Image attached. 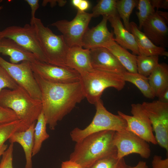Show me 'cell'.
Segmentation results:
<instances>
[{
	"instance_id": "cell-1",
	"label": "cell",
	"mask_w": 168,
	"mask_h": 168,
	"mask_svg": "<svg viewBox=\"0 0 168 168\" xmlns=\"http://www.w3.org/2000/svg\"><path fill=\"white\" fill-rule=\"evenodd\" d=\"M33 74L41 91L42 112L47 124L54 130L58 122L85 98L80 83L52 82Z\"/></svg>"
},
{
	"instance_id": "cell-2",
	"label": "cell",
	"mask_w": 168,
	"mask_h": 168,
	"mask_svg": "<svg viewBox=\"0 0 168 168\" xmlns=\"http://www.w3.org/2000/svg\"><path fill=\"white\" fill-rule=\"evenodd\" d=\"M115 132L105 130L89 135L76 142L69 160L86 168L104 156L116 154L113 143Z\"/></svg>"
},
{
	"instance_id": "cell-3",
	"label": "cell",
	"mask_w": 168,
	"mask_h": 168,
	"mask_svg": "<svg viewBox=\"0 0 168 168\" xmlns=\"http://www.w3.org/2000/svg\"><path fill=\"white\" fill-rule=\"evenodd\" d=\"M0 105L12 110L23 124V131L36 121L42 111L41 100L31 97L22 87L4 89L0 92Z\"/></svg>"
},
{
	"instance_id": "cell-4",
	"label": "cell",
	"mask_w": 168,
	"mask_h": 168,
	"mask_svg": "<svg viewBox=\"0 0 168 168\" xmlns=\"http://www.w3.org/2000/svg\"><path fill=\"white\" fill-rule=\"evenodd\" d=\"M80 75L79 81L85 98L94 105L100 99L105 89L112 87L120 91L125 84L119 74L94 69Z\"/></svg>"
},
{
	"instance_id": "cell-5",
	"label": "cell",
	"mask_w": 168,
	"mask_h": 168,
	"mask_svg": "<svg viewBox=\"0 0 168 168\" xmlns=\"http://www.w3.org/2000/svg\"><path fill=\"white\" fill-rule=\"evenodd\" d=\"M96 112L90 124L84 129L76 128L71 132L72 140L76 142L91 134L100 131L110 130L118 132L125 130L127 123L119 115L109 111L101 99L95 105Z\"/></svg>"
},
{
	"instance_id": "cell-6",
	"label": "cell",
	"mask_w": 168,
	"mask_h": 168,
	"mask_svg": "<svg viewBox=\"0 0 168 168\" xmlns=\"http://www.w3.org/2000/svg\"><path fill=\"white\" fill-rule=\"evenodd\" d=\"M34 25L41 48L48 63L68 68L66 65V59L69 48L63 35L54 34L49 28L44 25L39 18H35Z\"/></svg>"
},
{
	"instance_id": "cell-7",
	"label": "cell",
	"mask_w": 168,
	"mask_h": 168,
	"mask_svg": "<svg viewBox=\"0 0 168 168\" xmlns=\"http://www.w3.org/2000/svg\"><path fill=\"white\" fill-rule=\"evenodd\" d=\"M0 38L11 39L34 54L38 59L48 63L40 45L34 25L26 24L23 26H12L0 31Z\"/></svg>"
},
{
	"instance_id": "cell-8",
	"label": "cell",
	"mask_w": 168,
	"mask_h": 168,
	"mask_svg": "<svg viewBox=\"0 0 168 168\" xmlns=\"http://www.w3.org/2000/svg\"><path fill=\"white\" fill-rule=\"evenodd\" d=\"M92 17L91 13L77 10L76 15L72 20H58L51 25L56 27L62 34L69 48L76 46L82 47L83 37Z\"/></svg>"
},
{
	"instance_id": "cell-9",
	"label": "cell",
	"mask_w": 168,
	"mask_h": 168,
	"mask_svg": "<svg viewBox=\"0 0 168 168\" xmlns=\"http://www.w3.org/2000/svg\"><path fill=\"white\" fill-rule=\"evenodd\" d=\"M142 105L151 122L157 144L168 153V103L156 100Z\"/></svg>"
},
{
	"instance_id": "cell-10",
	"label": "cell",
	"mask_w": 168,
	"mask_h": 168,
	"mask_svg": "<svg viewBox=\"0 0 168 168\" xmlns=\"http://www.w3.org/2000/svg\"><path fill=\"white\" fill-rule=\"evenodd\" d=\"M0 65L7 72L18 86L25 90L32 98L41 100V91L34 76L31 63L23 61L13 64L0 56Z\"/></svg>"
},
{
	"instance_id": "cell-11",
	"label": "cell",
	"mask_w": 168,
	"mask_h": 168,
	"mask_svg": "<svg viewBox=\"0 0 168 168\" xmlns=\"http://www.w3.org/2000/svg\"><path fill=\"white\" fill-rule=\"evenodd\" d=\"M131 107L132 116L118 111V114L126 122L125 130L133 133L148 143L157 144L151 122L142 104H133Z\"/></svg>"
},
{
	"instance_id": "cell-12",
	"label": "cell",
	"mask_w": 168,
	"mask_h": 168,
	"mask_svg": "<svg viewBox=\"0 0 168 168\" xmlns=\"http://www.w3.org/2000/svg\"><path fill=\"white\" fill-rule=\"evenodd\" d=\"M113 143L117 150V156L119 158L135 153L142 157L149 158L151 151L147 142L133 133L125 130L115 132Z\"/></svg>"
},
{
	"instance_id": "cell-13",
	"label": "cell",
	"mask_w": 168,
	"mask_h": 168,
	"mask_svg": "<svg viewBox=\"0 0 168 168\" xmlns=\"http://www.w3.org/2000/svg\"><path fill=\"white\" fill-rule=\"evenodd\" d=\"M33 72L44 79L52 82L68 84L78 82L80 75L74 69L37 61L31 63Z\"/></svg>"
},
{
	"instance_id": "cell-14",
	"label": "cell",
	"mask_w": 168,
	"mask_h": 168,
	"mask_svg": "<svg viewBox=\"0 0 168 168\" xmlns=\"http://www.w3.org/2000/svg\"><path fill=\"white\" fill-rule=\"evenodd\" d=\"M143 33L157 46L165 48L168 46V28L165 20L156 11L143 23Z\"/></svg>"
},
{
	"instance_id": "cell-15",
	"label": "cell",
	"mask_w": 168,
	"mask_h": 168,
	"mask_svg": "<svg viewBox=\"0 0 168 168\" xmlns=\"http://www.w3.org/2000/svg\"><path fill=\"white\" fill-rule=\"evenodd\" d=\"M90 50L91 62L93 69L119 75L127 71L107 48L98 47Z\"/></svg>"
},
{
	"instance_id": "cell-16",
	"label": "cell",
	"mask_w": 168,
	"mask_h": 168,
	"mask_svg": "<svg viewBox=\"0 0 168 168\" xmlns=\"http://www.w3.org/2000/svg\"><path fill=\"white\" fill-rule=\"evenodd\" d=\"M108 17L103 16L101 21L96 26L88 28L83 37L82 47L90 49L98 47H105L114 39L113 32H110L107 26Z\"/></svg>"
},
{
	"instance_id": "cell-17",
	"label": "cell",
	"mask_w": 168,
	"mask_h": 168,
	"mask_svg": "<svg viewBox=\"0 0 168 168\" xmlns=\"http://www.w3.org/2000/svg\"><path fill=\"white\" fill-rule=\"evenodd\" d=\"M67 66L80 74L92 71L90 50L80 46L69 48L66 57Z\"/></svg>"
},
{
	"instance_id": "cell-18",
	"label": "cell",
	"mask_w": 168,
	"mask_h": 168,
	"mask_svg": "<svg viewBox=\"0 0 168 168\" xmlns=\"http://www.w3.org/2000/svg\"><path fill=\"white\" fill-rule=\"evenodd\" d=\"M0 53L9 56L10 62L13 64L23 61L32 63L39 61L34 54L8 38H0Z\"/></svg>"
},
{
	"instance_id": "cell-19",
	"label": "cell",
	"mask_w": 168,
	"mask_h": 168,
	"mask_svg": "<svg viewBox=\"0 0 168 168\" xmlns=\"http://www.w3.org/2000/svg\"><path fill=\"white\" fill-rule=\"evenodd\" d=\"M108 21L114 30L113 33L115 36L114 40L124 49L132 51L134 54L140 55L139 49L133 35L125 27L118 14L109 17Z\"/></svg>"
},
{
	"instance_id": "cell-20",
	"label": "cell",
	"mask_w": 168,
	"mask_h": 168,
	"mask_svg": "<svg viewBox=\"0 0 168 168\" xmlns=\"http://www.w3.org/2000/svg\"><path fill=\"white\" fill-rule=\"evenodd\" d=\"M130 32L133 35L137 44L140 55L168 56V53L165 48L157 46L153 43L139 29L135 22H130Z\"/></svg>"
},
{
	"instance_id": "cell-21",
	"label": "cell",
	"mask_w": 168,
	"mask_h": 168,
	"mask_svg": "<svg viewBox=\"0 0 168 168\" xmlns=\"http://www.w3.org/2000/svg\"><path fill=\"white\" fill-rule=\"evenodd\" d=\"M36 121L33 123L26 130L16 132L9 139L10 143L17 142L22 147L25 158V168H32V152L34 145V128Z\"/></svg>"
},
{
	"instance_id": "cell-22",
	"label": "cell",
	"mask_w": 168,
	"mask_h": 168,
	"mask_svg": "<svg viewBox=\"0 0 168 168\" xmlns=\"http://www.w3.org/2000/svg\"><path fill=\"white\" fill-rule=\"evenodd\" d=\"M108 49L117 58L120 63L128 72L138 73L137 56L123 48L114 39L105 47Z\"/></svg>"
},
{
	"instance_id": "cell-23",
	"label": "cell",
	"mask_w": 168,
	"mask_h": 168,
	"mask_svg": "<svg viewBox=\"0 0 168 168\" xmlns=\"http://www.w3.org/2000/svg\"><path fill=\"white\" fill-rule=\"evenodd\" d=\"M150 86L155 96L168 88V65L165 63L158 65L148 77Z\"/></svg>"
},
{
	"instance_id": "cell-24",
	"label": "cell",
	"mask_w": 168,
	"mask_h": 168,
	"mask_svg": "<svg viewBox=\"0 0 168 168\" xmlns=\"http://www.w3.org/2000/svg\"><path fill=\"white\" fill-rule=\"evenodd\" d=\"M120 75L125 82H129L135 85L145 97L149 99H153L155 97L149 84L148 77L138 73L130 72L127 71Z\"/></svg>"
},
{
	"instance_id": "cell-25",
	"label": "cell",
	"mask_w": 168,
	"mask_h": 168,
	"mask_svg": "<svg viewBox=\"0 0 168 168\" xmlns=\"http://www.w3.org/2000/svg\"><path fill=\"white\" fill-rule=\"evenodd\" d=\"M47 125L46 121L42 111L36 121L35 127L32 156L40 151L43 142L49 137L46 131Z\"/></svg>"
},
{
	"instance_id": "cell-26",
	"label": "cell",
	"mask_w": 168,
	"mask_h": 168,
	"mask_svg": "<svg viewBox=\"0 0 168 168\" xmlns=\"http://www.w3.org/2000/svg\"><path fill=\"white\" fill-rule=\"evenodd\" d=\"M158 55L137 56L138 73L148 77L159 64Z\"/></svg>"
},
{
	"instance_id": "cell-27",
	"label": "cell",
	"mask_w": 168,
	"mask_h": 168,
	"mask_svg": "<svg viewBox=\"0 0 168 168\" xmlns=\"http://www.w3.org/2000/svg\"><path fill=\"white\" fill-rule=\"evenodd\" d=\"M138 0H117L116 7L118 13L123 20L124 26L130 32L129 18L130 16L134 7L137 6Z\"/></svg>"
},
{
	"instance_id": "cell-28",
	"label": "cell",
	"mask_w": 168,
	"mask_h": 168,
	"mask_svg": "<svg viewBox=\"0 0 168 168\" xmlns=\"http://www.w3.org/2000/svg\"><path fill=\"white\" fill-rule=\"evenodd\" d=\"M124 158L117 157L116 154L110 155L99 159L86 168H129Z\"/></svg>"
},
{
	"instance_id": "cell-29",
	"label": "cell",
	"mask_w": 168,
	"mask_h": 168,
	"mask_svg": "<svg viewBox=\"0 0 168 168\" xmlns=\"http://www.w3.org/2000/svg\"><path fill=\"white\" fill-rule=\"evenodd\" d=\"M116 0L99 1L92 8L91 13L93 17L102 15L109 18L118 14L116 7Z\"/></svg>"
},
{
	"instance_id": "cell-30",
	"label": "cell",
	"mask_w": 168,
	"mask_h": 168,
	"mask_svg": "<svg viewBox=\"0 0 168 168\" xmlns=\"http://www.w3.org/2000/svg\"><path fill=\"white\" fill-rule=\"evenodd\" d=\"M23 124L19 120L0 123V147L16 132L22 131Z\"/></svg>"
},
{
	"instance_id": "cell-31",
	"label": "cell",
	"mask_w": 168,
	"mask_h": 168,
	"mask_svg": "<svg viewBox=\"0 0 168 168\" xmlns=\"http://www.w3.org/2000/svg\"><path fill=\"white\" fill-rule=\"evenodd\" d=\"M137 6L138 11L136 12V14L138 20V28L141 30L144 22L156 11L149 0H138Z\"/></svg>"
},
{
	"instance_id": "cell-32",
	"label": "cell",
	"mask_w": 168,
	"mask_h": 168,
	"mask_svg": "<svg viewBox=\"0 0 168 168\" xmlns=\"http://www.w3.org/2000/svg\"><path fill=\"white\" fill-rule=\"evenodd\" d=\"M18 86L6 70L0 65V92L4 89L13 90Z\"/></svg>"
},
{
	"instance_id": "cell-33",
	"label": "cell",
	"mask_w": 168,
	"mask_h": 168,
	"mask_svg": "<svg viewBox=\"0 0 168 168\" xmlns=\"http://www.w3.org/2000/svg\"><path fill=\"white\" fill-rule=\"evenodd\" d=\"M14 143H10L2 155L0 168H13V159Z\"/></svg>"
},
{
	"instance_id": "cell-34",
	"label": "cell",
	"mask_w": 168,
	"mask_h": 168,
	"mask_svg": "<svg viewBox=\"0 0 168 168\" xmlns=\"http://www.w3.org/2000/svg\"><path fill=\"white\" fill-rule=\"evenodd\" d=\"M19 120L15 113L11 109L0 105V123Z\"/></svg>"
},
{
	"instance_id": "cell-35",
	"label": "cell",
	"mask_w": 168,
	"mask_h": 168,
	"mask_svg": "<svg viewBox=\"0 0 168 168\" xmlns=\"http://www.w3.org/2000/svg\"><path fill=\"white\" fill-rule=\"evenodd\" d=\"M152 168H168V157L163 159L161 156H154L152 162Z\"/></svg>"
},
{
	"instance_id": "cell-36",
	"label": "cell",
	"mask_w": 168,
	"mask_h": 168,
	"mask_svg": "<svg viewBox=\"0 0 168 168\" xmlns=\"http://www.w3.org/2000/svg\"><path fill=\"white\" fill-rule=\"evenodd\" d=\"M25 1L30 6L31 10L30 24L33 26L36 18L35 16V12L39 7V0H26Z\"/></svg>"
},
{
	"instance_id": "cell-37",
	"label": "cell",
	"mask_w": 168,
	"mask_h": 168,
	"mask_svg": "<svg viewBox=\"0 0 168 168\" xmlns=\"http://www.w3.org/2000/svg\"><path fill=\"white\" fill-rule=\"evenodd\" d=\"M150 2L152 7L155 9L156 8V11L159 8L168 9V0H150Z\"/></svg>"
},
{
	"instance_id": "cell-38",
	"label": "cell",
	"mask_w": 168,
	"mask_h": 168,
	"mask_svg": "<svg viewBox=\"0 0 168 168\" xmlns=\"http://www.w3.org/2000/svg\"><path fill=\"white\" fill-rule=\"evenodd\" d=\"M60 168H82L79 164L70 160L63 161Z\"/></svg>"
},
{
	"instance_id": "cell-39",
	"label": "cell",
	"mask_w": 168,
	"mask_h": 168,
	"mask_svg": "<svg viewBox=\"0 0 168 168\" xmlns=\"http://www.w3.org/2000/svg\"><path fill=\"white\" fill-rule=\"evenodd\" d=\"M67 2L66 0H44L43 1L42 5L43 6H45L48 3H49L51 7L54 6L58 3V5L61 7L64 6Z\"/></svg>"
},
{
	"instance_id": "cell-40",
	"label": "cell",
	"mask_w": 168,
	"mask_h": 168,
	"mask_svg": "<svg viewBox=\"0 0 168 168\" xmlns=\"http://www.w3.org/2000/svg\"><path fill=\"white\" fill-rule=\"evenodd\" d=\"M90 6V3L88 1L81 0L77 9L81 11L85 12L89 8Z\"/></svg>"
},
{
	"instance_id": "cell-41",
	"label": "cell",
	"mask_w": 168,
	"mask_h": 168,
	"mask_svg": "<svg viewBox=\"0 0 168 168\" xmlns=\"http://www.w3.org/2000/svg\"><path fill=\"white\" fill-rule=\"evenodd\" d=\"M160 101L168 103V88L162 92L158 97Z\"/></svg>"
},
{
	"instance_id": "cell-42",
	"label": "cell",
	"mask_w": 168,
	"mask_h": 168,
	"mask_svg": "<svg viewBox=\"0 0 168 168\" xmlns=\"http://www.w3.org/2000/svg\"><path fill=\"white\" fill-rule=\"evenodd\" d=\"M129 168H148V167L146 162L140 161L136 166L133 167L130 166Z\"/></svg>"
},
{
	"instance_id": "cell-43",
	"label": "cell",
	"mask_w": 168,
	"mask_h": 168,
	"mask_svg": "<svg viewBox=\"0 0 168 168\" xmlns=\"http://www.w3.org/2000/svg\"><path fill=\"white\" fill-rule=\"evenodd\" d=\"M156 12L162 18H163L165 20L168 21V12H163L160 11H156Z\"/></svg>"
},
{
	"instance_id": "cell-44",
	"label": "cell",
	"mask_w": 168,
	"mask_h": 168,
	"mask_svg": "<svg viewBox=\"0 0 168 168\" xmlns=\"http://www.w3.org/2000/svg\"><path fill=\"white\" fill-rule=\"evenodd\" d=\"M8 145L7 144H4L0 147V157L2 156L4 152L8 147Z\"/></svg>"
},
{
	"instance_id": "cell-45",
	"label": "cell",
	"mask_w": 168,
	"mask_h": 168,
	"mask_svg": "<svg viewBox=\"0 0 168 168\" xmlns=\"http://www.w3.org/2000/svg\"><path fill=\"white\" fill-rule=\"evenodd\" d=\"M81 0H72L71 1L72 4L75 7L77 8Z\"/></svg>"
},
{
	"instance_id": "cell-46",
	"label": "cell",
	"mask_w": 168,
	"mask_h": 168,
	"mask_svg": "<svg viewBox=\"0 0 168 168\" xmlns=\"http://www.w3.org/2000/svg\"><path fill=\"white\" fill-rule=\"evenodd\" d=\"M3 7L2 6H0V11L2 9Z\"/></svg>"
}]
</instances>
